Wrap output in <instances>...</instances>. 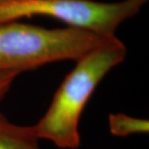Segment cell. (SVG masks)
Masks as SVG:
<instances>
[{
	"instance_id": "cell-5",
	"label": "cell",
	"mask_w": 149,
	"mask_h": 149,
	"mask_svg": "<svg viewBox=\"0 0 149 149\" xmlns=\"http://www.w3.org/2000/svg\"><path fill=\"white\" fill-rule=\"evenodd\" d=\"M109 128L112 135L116 137L144 134L149 132V121L121 113H110L109 116Z\"/></svg>"
},
{
	"instance_id": "cell-6",
	"label": "cell",
	"mask_w": 149,
	"mask_h": 149,
	"mask_svg": "<svg viewBox=\"0 0 149 149\" xmlns=\"http://www.w3.org/2000/svg\"><path fill=\"white\" fill-rule=\"evenodd\" d=\"M20 74L17 71L0 73V102L10 90L14 80Z\"/></svg>"
},
{
	"instance_id": "cell-2",
	"label": "cell",
	"mask_w": 149,
	"mask_h": 149,
	"mask_svg": "<svg viewBox=\"0 0 149 149\" xmlns=\"http://www.w3.org/2000/svg\"><path fill=\"white\" fill-rule=\"evenodd\" d=\"M109 37L70 26L47 28L20 20L3 22L0 73H21L61 61H75Z\"/></svg>"
},
{
	"instance_id": "cell-1",
	"label": "cell",
	"mask_w": 149,
	"mask_h": 149,
	"mask_svg": "<svg viewBox=\"0 0 149 149\" xmlns=\"http://www.w3.org/2000/svg\"><path fill=\"white\" fill-rule=\"evenodd\" d=\"M126 56L125 45L113 36L75 61L47 112L33 125L37 138L51 141L60 148H78L80 120L87 103L104 77Z\"/></svg>"
},
{
	"instance_id": "cell-4",
	"label": "cell",
	"mask_w": 149,
	"mask_h": 149,
	"mask_svg": "<svg viewBox=\"0 0 149 149\" xmlns=\"http://www.w3.org/2000/svg\"><path fill=\"white\" fill-rule=\"evenodd\" d=\"M32 126L13 123L0 111V149H42Z\"/></svg>"
},
{
	"instance_id": "cell-3",
	"label": "cell",
	"mask_w": 149,
	"mask_h": 149,
	"mask_svg": "<svg viewBox=\"0 0 149 149\" xmlns=\"http://www.w3.org/2000/svg\"><path fill=\"white\" fill-rule=\"evenodd\" d=\"M148 0L113 3L95 0H0V23L23 17H48L67 26L82 28L104 37L115 36L124 21L136 16Z\"/></svg>"
}]
</instances>
